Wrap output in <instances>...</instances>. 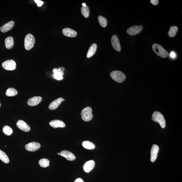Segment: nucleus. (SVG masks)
I'll return each instance as SVG.
<instances>
[{
	"label": "nucleus",
	"mask_w": 182,
	"mask_h": 182,
	"mask_svg": "<svg viewBox=\"0 0 182 182\" xmlns=\"http://www.w3.org/2000/svg\"><path fill=\"white\" fill-rule=\"evenodd\" d=\"M152 50L155 53L162 58H166L169 53L165 49L160 45L154 44L152 46Z\"/></svg>",
	"instance_id": "obj_1"
},
{
	"label": "nucleus",
	"mask_w": 182,
	"mask_h": 182,
	"mask_svg": "<svg viewBox=\"0 0 182 182\" xmlns=\"http://www.w3.org/2000/svg\"><path fill=\"white\" fill-rule=\"evenodd\" d=\"M152 120L157 122L160 124L162 128H164L166 127V121L165 118L161 113L158 111H155L152 114Z\"/></svg>",
	"instance_id": "obj_2"
},
{
	"label": "nucleus",
	"mask_w": 182,
	"mask_h": 182,
	"mask_svg": "<svg viewBox=\"0 0 182 182\" xmlns=\"http://www.w3.org/2000/svg\"><path fill=\"white\" fill-rule=\"evenodd\" d=\"M110 76L113 80L118 83H122L126 78L125 74L119 70H115L111 72Z\"/></svg>",
	"instance_id": "obj_3"
},
{
	"label": "nucleus",
	"mask_w": 182,
	"mask_h": 182,
	"mask_svg": "<svg viewBox=\"0 0 182 182\" xmlns=\"http://www.w3.org/2000/svg\"><path fill=\"white\" fill-rule=\"evenodd\" d=\"M35 42V37L31 34H27L24 39V47L25 49L29 50L34 46Z\"/></svg>",
	"instance_id": "obj_4"
},
{
	"label": "nucleus",
	"mask_w": 182,
	"mask_h": 182,
	"mask_svg": "<svg viewBox=\"0 0 182 182\" xmlns=\"http://www.w3.org/2000/svg\"><path fill=\"white\" fill-rule=\"evenodd\" d=\"M92 109L91 107L85 108L82 110L81 115L82 119L85 121H89L91 120L93 118Z\"/></svg>",
	"instance_id": "obj_5"
},
{
	"label": "nucleus",
	"mask_w": 182,
	"mask_h": 182,
	"mask_svg": "<svg viewBox=\"0 0 182 182\" xmlns=\"http://www.w3.org/2000/svg\"><path fill=\"white\" fill-rule=\"evenodd\" d=\"M2 66L5 69L8 70H15L16 68V64L15 61L9 60L3 62Z\"/></svg>",
	"instance_id": "obj_6"
},
{
	"label": "nucleus",
	"mask_w": 182,
	"mask_h": 182,
	"mask_svg": "<svg viewBox=\"0 0 182 182\" xmlns=\"http://www.w3.org/2000/svg\"><path fill=\"white\" fill-rule=\"evenodd\" d=\"M143 28L142 25H135L130 27L127 30V32L131 36H134L139 33Z\"/></svg>",
	"instance_id": "obj_7"
},
{
	"label": "nucleus",
	"mask_w": 182,
	"mask_h": 182,
	"mask_svg": "<svg viewBox=\"0 0 182 182\" xmlns=\"http://www.w3.org/2000/svg\"><path fill=\"white\" fill-rule=\"evenodd\" d=\"M40 144L39 143L32 142L26 145L25 146L26 150L29 152H35L40 148Z\"/></svg>",
	"instance_id": "obj_8"
},
{
	"label": "nucleus",
	"mask_w": 182,
	"mask_h": 182,
	"mask_svg": "<svg viewBox=\"0 0 182 182\" xmlns=\"http://www.w3.org/2000/svg\"><path fill=\"white\" fill-rule=\"evenodd\" d=\"M159 148L156 144H154L152 146L151 150V161L152 162H155L157 158L158 154L159 151Z\"/></svg>",
	"instance_id": "obj_9"
},
{
	"label": "nucleus",
	"mask_w": 182,
	"mask_h": 182,
	"mask_svg": "<svg viewBox=\"0 0 182 182\" xmlns=\"http://www.w3.org/2000/svg\"><path fill=\"white\" fill-rule=\"evenodd\" d=\"M53 74L52 76L54 79L58 80H62L63 79L64 71L61 69L60 67L58 68H54L53 70Z\"/></svg>",
	"instance_id": "obj_10"
},
{
	"label": "nucleus",
	"mask_w": 182,
	"mask_h": 182,
	"mask_svg": "<svg viewBox=\"0 0 182 182\" xmlns=\"http://www.w3.org/2000/svg\"><path fill=\"white\" fill-rule=\"evenodd\" d=\"M111 43L113 48L116 51L120 52L121 50V46L118 37L116 35L113 36L111 38Z\"/></svg>",
	"instance_id": "obj_11"
},
{
	"label": "nucleus",
	"mask_w": 182,
	"mask_h": 182,
	"mask_svg": "<svg viewBox=\"0 0 182 182\" xmlns=\"http://www.w3.org/2000/svg\"><path fill=\"white\" fill-rule=\"evenodd\" d=\"M17 126L20 130L25 132H28L30 128L26 122L23 120H19L16 123Z\"/></svg>",
	"instance_id": "obj_12"
},
{
	"label": "nucleus",
	"mask_w": 182,
	"mask_h": 182,
	"mask_svg": "<svg viewBox=\"0 0 182 182\" xmlns=\"http://www.w3.org/2000/svg\"><path fill=\"white\" fill-rule=\"evenodd\" d=\"M95 165V162L93 160H90L86 162L83 167L84 171L87 173H89L94 168Z\"/></svg>",
	"instance_id": "obj_13"
},
{
	"label": "nucleus",
	"mask_w": 182,
	"mask_h": 182,
	"mask_svg": "<svg viewBox=\"0 0 182 182\" xmlns=\"http://www.w3.org/2000/svg\"><path fill=\"white\" fill-rule=\"evenodd\" d=\"M60 155L70 161H73L76 159L75 156L72 152L68 150L62 151L60 152Z\"/></svg>",
	"instance_id": "obj_14"
},
{
	"label": "nucleus",
	"mask_w": 182,
	"mask_h": 182,
	"mask_svg": "<svg viewBox=\"0 0 182 182\" xmlns=\"http://www.w3.org/2000/svg\"><path fill=\"white\" fill-rule=\"evenodd\" d=\"M42 100L41 97H35L29 99L27 101V104L31 106H34L38 105Z\"/></svg>",
	"instance_id": "obj_15"
},
{
	"label": "nucleus",
	"mask_w": 182,
	"mask_h": 182,
	"mask_svg": "<svg viewBox=\"0 0 182 182\" xmlns=\"http://www.w3.org/2000/svg\"><path fill=\"white\" fill-rule=\"evenodd\" d=\"M63 99L62 97H60L53 101L49 105V109L50 110H54L57 108L63 101Z\"/></svg>",
	"instance_id": "obj_16"
},
{
	"label": "nucleus",
	"mask_w": 182,
	"mask_h": 182,
	"mask_svg": "<svg viewBox=\"0 0 182 182\" xmlns=\"http://www.w3.org/2000/svg\"><path fill=\"white\" fill-rule=\"evenodd\" d=\"M50 126L54 128H64L66 124L63 121L59 120H53L49 122Z\"/></svg>",
	"instance_id": "obj_17"
},
{
	"label": "nucleus",
	"mask_w": 182,
	"mask_h": 182,
	"mask_svg": "<svg viewBox=\"0 0 182 182\" xmlns=\"http://www.w3.org/2000/svg\"><path fill=\"white\" fill-rule=\"evenodd\" d=\"M63 34L66 37L74 38L77 36V33L75 31L71 28H64L62 30Z\"/></svg>",
	"instance_id": "obj_18"
},
{
	"label": "nucleus",
	"mask_w": 182,
	"mask_h": 182,
	"mask_svg": "<svg viewBox=\"0 0 182 182\" xmlns=\"http://www.w3.org/2000/svg\"><path fill=\"white\" fill-rule=\"evenodd\" d=\"M15 25V22L14 21H11L10 22L6 23L5 24L1 26V30L2 32L5 33L11 30Z\"/></svg>",
	"instance_id": "obj_19"
},
{
	"label": "nucleus",
	"mask_w": 182,
	"mask_h": 182,
	"mask_svg": "<svg viewBox=\"0 0 182 182\" xmlns=\"http://www.w3.org/2000/svg\"><path fill=\"white\" fill-rule=\"evenodd\" d=\"M14 43V40L12 37H8L5 39V47L8 49H10L13 47Z\"/></svg>",
	"instance_id": "obj_20"
},
{
	"label": "nucleus",
	"mask_w": 182,
	"mask_h": 182,
	"mask_svg": "<svg viewBox=\"0 0 182 182\" xmlns=\"http://www.w3.org/2000/svg\"><path fill=\"white\" fill-rule=\"evenodd\" d=\"M97 46L96 44H93L90 47L87 54V57L89 58L91 57L95 53L97 49Z\"/></svg>",
	"instance_id": "obj_21"
},
{
	"label": "nucleus",
	"mask_w": 182,
	"mask_h": 182,
	"mask_svg": "<svg viewBox=\"0 0 182 182\" xmlns=\"http://www.w3.org/2000/svg\"><path fill=\"white\" fill-rule=\"evenodd\" d=\"M82 145L86 149L93 150L95 148V145L93 143L88 141H84L82 143Z\"/></svg>",
	"instance_id": "obj_22"
},
{
	"label": "nucleus",
	"mask_w": 182,
	"mask_h": 182,
	"mask_svg": "<svg viewBox=\"0 0 182 182\" xmlns=\"http://www.w3.org/2000/svg\"><path fill=\"white\" fill-rule=\"evenodd\" d=\"M18 94V91L14 88H9L6 92L5 95L8 97H13Z\"/></svg>",
	"instance_id": "obj_23"
},
{
	"label": "nucleus",
	"mask_w": 182,
	"mask_h": 182,
	"mask_svg": "<svg viewBox=\"0 0 182 182\" xmlns=\"http://www.w3.org/2000/svg\"><path fill=\"white\" fill-rule=\"evenodd\" d=\"M0 160L5 163H8L9 162V158L5 152L0 150Z\"/></svg>",
	"instance_id": "obj_24"
},
{
	"label": "nucleus",
	"mask_w": 182,
	"mask_h": 182,
	"mask_svg": "<svg viewBox=\"0 0 182 182\" xmlns=\"http://www.w3.org/2000/svg\"><path fill=\"white\" fill-rule=\"evenodd\" d=\"M178 30L177 26H172L170 28L168 32V34L170 37H173L176 36Z\"/></svg>",
	"instance_id": "obj_25"
},
{
	"label": "nucleus",
	"mask_w": 182,
	"mask_h": 182,
	"mask_svg": "<svg viewBox=\"0 0 182 182\" xmlns=\"http://www.w3.org/2000/svg\"><path fill=\"white\" fill-rule=\"evenodd\" d=\"M50 161L47 158H44L41 159L39 162V165L43 168H46L49 166Z\"/></svg>",
	"instance_id": "obj_26"
},
{
	"label": "nucleus",
	"mask_w": 182,
	"mask_h": 182,
	"mask_svg": "<svg viewBox=\"0 0 182 182\" xmlns=\"http://www.w3.org/2000/svg\"><path fill=\"white\" fill-rule=\"evenodd\" d=\"M98 20L101 26L103 27H105L107 24V20L106 18L101 16H99L98 17Z\"/></svg>",
	"instance_id": "obj_27"
},
{
	"label": "nucleus",
	"mask_w": 182,
	"mask_h": 182,
	"mask_svg": "<svg viewBox=\"0 0 182 182\" xmlns=\"http://www.w3.org/2000/svg\"><path fill=\"white\" fill-rule=\"evenodd\" d=\"M81 12L83 16L87 18L89 16L90 10L89 7L87 6L86 7H83L81 8Z\"/></svg>",
	"instance_id": "obj_28"
},
{
	"label": "nucleus",
	"mask_w": 182,
	"mask_h": 182,
	"mask_svg": "<svg viewBox=\"0 0 182 182\" xmlns=\"http://www.w3.org/2000/svg\"><path fill=\"white\" fill-rule=\"evenodd\" d=\"M3 131L4 134L7 136L10 135L12 134L13 133L12 129L8 126H5L4 127L3 129Z\"/></svg>",
	"instance_id": "obj_29"
},
{
	"label": "nucleus",
	"mask_w": 182,
	"mask_h": 182,
	"mask_svg": "<svg viewBox=\"0 0 182 182\" xmlns=\"http://www.w3.org/2000/svg\"><path fill=\"white\" fill-rule=\"evenodd\" d=\"M35 2L37 3V5L39 7H41L44 2L43 1H40V0H35Z\"/></svg>",
	"instance_id": "obj_30"
},
{
	"label": "nucleus",
	"mask_w": 182,
	"mask_h": 182,
	"mask_svg": "<svg viewBox=\"0 0 182 182\" xmlns=\"http://www.w3.org/2000/svg\"><path fill=\"white\" fill-rule=\"evenodd\" d=\"M170 56L172 58H175L176 57L175 53L173 51H171L170 54Z\"/></svg>",
	"instance_id": "obj_31"
},
{
	"label": "nucleus",
	"mask_w": 182,
	"mask_h": 182,
	"mask_svg": "<svg viewBox=\"0 0 182 182\" xmlns=\"http://www.w3.org/2000/svg\"><path fill=\"white\" fill-rule=\"evenodd\" d=\"M150 2L153 5H156L158 4V0H151L150 1Z\"/></svg>",
	"instance_id": "obj_32"
},
{
	"label": "nucleus",
	"mask_w": 182,
	"mask_h": 182,
	"mask_svg": "<svg viewBox=\"0 0 182 182\" xmlns=\"http://www.w3.org/2000/svg\"><path fill=\"white\" fill-rule=\"evenodd\" d=\"M74 182H84L83 180L81 178H78V179H76L75 181H74Z\"/></svg>",
	"instance_id": "obj_33"
},
{
	"label": "nucleus",
	"mask_w": 182,
	"mask_h": 182,
	"mask_svg": "<svg viewBox=\"0 0 182 182\" xmlns=\"http://www.w3.org/2000/svg\"><path fill=\"white\" fill-rule=\"evenodd\" d=\"M83 5V7H86V6H87V5H86V4L85 3H83V5Z\"/></svg>",
	"instance_id": "obj_34"
},
{
	"label": "nucleus",
	"mask_w": 182,
	"mask_h": 182,
	"mask_svg": "<svg viewBox=\"0 0 182 182\" xmlns=\"http://www.w3.org/2000/svg\"><path fill=\"white\" fill-rule=\"evenodd\" d=\"M58 154L59 155H60V153H58Z\"/></svg>",
	"instance_id": "obj_35"
},
{
	"label": "nucleus",
	"mask_w": 182,
	"mask_h": 182,
	"mask_svg": "<svg viewBox=\"0 0 182 182\" xmlns=\"http://www.w3.org/2000/svg\"><path fill=\"white\" fill-rule=\"evenodd\" d=\"M1 103H0V107H1Z\"/></svg>",
	"instance_id": "obj_36"
},
{
	"label": "nucleus",
	"mask_w": 182,
	"mask_h": 182,
	"mask_svg": "<svg viewBox=\"0 0 182 182\" xmlns=\"http://www.w3.org/2000/svg\"><path fill=\"white\" fill-rule=\"evenodd\" d=\"M63 101H64V99H63Z\"/></svg>",
	"instance_id": "obj_37"
}]
</instances>
